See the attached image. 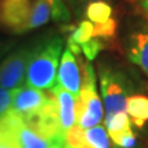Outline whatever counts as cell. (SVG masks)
I'll return each mask as SVG.
<instances>
[{"label": "cell", "instance_id": "6da1fadb", "mask_svg": "<svg viewBox=\"0 0 148 148\" xmlns=\"http://www.w3.org/2000/svg\"><path fill=\"white\" fill-rule=\"evenodd\" d=\"M63 40L56 36L30 49L26 67V83L40 90L53 89L57 85L59 58L62 57Z\"/></svg>", "mask_w": 148, "mask_h": 148}, {"label": "cell", "instance_id": "7a4b0ae2", "mask_svg": "<svg viewBox=\"0 0 148 148\" xmlns=\"http://www.w3.org/2000/svg\"><path fill=\"white\" fill-rule=\"evenodd\" d=\"M51 18L43 0H0V26L14 34L38 29Z\"/></svg>", "mask_w": 148, "mask_h": 148}, {"label": "cell", "instance_id": "3957f363", "mask_svg": "<svg viewBox=\"0 0 148 148\" xmlns=\"http://www.w3.org/2000/svg\"><path fill=\"white\" fill-rule=\"evenodd\" d=\"M103 101L96 90V75L90 63H83L82 86L75 99V125L88 130L100 125L104 116Z\"/></svg>", "mask_w": 148, "mask_h": 148}, {"label": "cell", "instance_id": "277c9868", "mask_svg": "<svg viewBox=\"0 0 148 148\" xmlns=\"http://www.w3.org/2000/svg\"><path fill=\"white\" fill-rule=\"evenodd\" d=\"M99 79L105 116L125 112L130 90V84L126 77L110 67L101 66L99 69Z\"/></svg>", "mask_w": 148, "mask_h": 148}, {"label": "cell", "instance_id": "5b68a950", "mask_svg": "<svg viewBox=\"0 0 148 148\" xmlns=\"http://www.w3.org/2000/svg\"><path fill=\"white\" fill-rule=\"evenodd\" d=\"M48 100L43 90L32 86H20L12 90V101L10 110L18 115L24 121H29L40 112Z\"/></svg>", "mask_w": 148, "mask_h": 148}, {"label": "cell", "instance_id": "8992f818", "mask_svg": "<svg viewBox=\"0 0 148 148\" xmlns=\"http://www.w3.org/2000/svg\"><path fill=\"white\" fill-rule=\"evenodd\" d=\"M30 57L29 48H21L0 63V88L12 90L24 85L26 79V67Z\"/></svg>", "mask_w": 148, "mask_h": 148}, {"label": "cell", "instance_id": "52a82bcc", "mask_svg": "<svg viewBox=\"0 0 148 148\" xmlns=\"http://www.w3.org/2000/svg\"><path fill=\"white\" fill-rule=\"evenodd\" d=\"M57 80L58 85L69 91L75 99L78 98L82 86V75L79 66L75 61V56L71 52L69 48H66L62 54L61 64L57 73Z\"/></svg>", "mask_w": 148, "mask_h": 148}, {"label": "cell", "instance_id": "ba28073f", "mask_svg": "<svg viewBox=\"0 0 148 148\" xmlns=\"http://www.w3.org/2000/svg\"><path fill=\"white\" fill-rule=\"evenodd\" d=\"M52 94L57 101L61 128L66 135L73 126H75V98L58 84L52 89Z\"/></svg>", "mask_w": 148, "mask_h": 148}, {"label": "cell", "instance_id": "9c48e42d", "mask_svg": "<svg viewBox=\"0 0 148 148\" xmlns=\"http://www.w3.org/2000/svg\"><path fill=\"white\" fill-rule=\"evenodd\" d=\"M128 58L148 75V34H135L130 42Z\"/></svg>", "mask_w": 148, "mask_h": 148}, {"label": "cell", "instance_id": "30bf717a", "mask_svg": "<svg viewBox=\"0 0 148 148\" xmlns=\"http://www.w3.org/2000/svg\"><path fill=\"white\" fill-rule=\"evenodd\" d=\"M126 112L137 127H143L148 121V96L130 95L126 103Z\"/></svg>", "mask_w": 148, "mask_h": 148}, {"label": "cell", "instance_id": "8fae6325", "mask_svg": "<svg viewBox=\"0 0 148 148\" xmlns=\"http://www.w3.org/2000/svg\"><path fill=\"white\" fill-rule=\"evenodd\" d=\"M111 12H112L111 6L103 0H95L89 3L85 11L86 17L92 24H104L111 18Z\"/></svg>", "mask_w": 148, "mask_h": 148}, {"label": "cell", "instance_id": "7c38bea8", "mask_svg": "<svg viewBox=\"0 0 148 148\" xmlns=\"http://www.w3.org/2000/svg\"><path fill=\"white\" fill-rule=\"evenodd\" d=\"M84 138L85 142L89 143L94 148H110L109 133L106 131V128L101 125L85 130Z\"/></svg>", "mask_w": 148, "mask_h": 148}, {"label": "cell", "instance_id": "4fadbf2b", "mask_svg": "<svg viewBox=\"0 0 148 148\" xmlns=\"http://www.w3.org/2000/svg\"><path fill=\"white\" fill-rule=\"evenodd\" d=\"M92 35H94V24L90 21H82L79 26L73 30L68 38V42H72L80 47L82 45L92 38Z\"/></svg>", "mask_w": 148, "mask_h": 148}, {"label": "cell", "instance_id": "5bb4252c", "mask_svg": "<svg viewBox=\"0 0 148 148\" xmlns=\"http://www.w3.org/2000/svg\"><path fill=\"white\" fill-rule=\"evenodd\" d=\"M43 1L49 6L51 10V17L56 21H68L69 17H71V14H69L68 9L66 6L63 0H43Z\"/></svg>", "mask_w": 148, "mask_h": 148}, {"label": "cell", "instance_id": "9a60e30c", "mask_svg": "<svg viewBox=\"0 0 148 148\" xmlns=\"http://www.w3.org/2000/svg\"><path fill=\"white\" fill-rule=\"evenodd\" d=\"M103 48H104L103 42L100 41V38H95V37H92L91 40H89L88 42L80 46L82 52L84 53L88 61H92Z\"/></svg>", "mask_w": 148, "mask_h": 148}, {"label": "cell", "instance_id": "2e32d148", "mask_svg": "<svg viewBox=\"0 0 148 148\" xmlns=\"http://www.w3.org/2000/svg\"><path fill=\"white\" fill-rule=\"evenodd\" d=\"M116 31V21L112 17L104 24H94V35L92 37L100 38V37H112Z\"/></svg>", "mask_w": 148, "mask_h": 148}, {"label": "cell", "instance_id": "e0dca14e", "mask_svg": "<svg viewBox=\"0 0 148 148\" xmlns=\"http://www.w3.org/2000/svg\"><path fill=\"white\" fill-rule=\"evenodd\" d=\"M12 90L0 88V117L10 111L11 101H12Z\"/></svg>", "mask_w": 148, "mask_h": 148}, {"label": "cell", "instance_id": "ac0fdd59", "mask_svg": "<svg viewBox=\"0 0 148 148\" xmlns=\"http://www.w3.org/2000/svg\"><path fill=\"white\" fill-rule=\"evenodd\" d=\"M11 47L12 46L10 42H3V41H0V61L4 58V56H6L9 53Z\"/></svg>", "mask_w": 148, "mask_h": 148}, {"label": "cell", "instance_id": "d6986e66", "mask_svg": "<svg viewBox=\"0 0 148 148\" xmlns=\"http://www.w3.org/2000/svg\"><path fill=\"white\" fill-rule=\"evenodd\" d=\"M141 10L148 21V0H142L141 1Z\"/></svg>", "mask_w": 148, "mask_h": 148}, {"label": "cell", "instance_id": "ffe728a7", "mask_svg": "<svg viewBox=\"0 0 148 148\" xmlns=\"http://www.w3.org/2000/svg\"><path fill=\"white\" fill-rule=\"evenodd\" d=\"M84 140H85V138H84ZM77 148H94V147H92V146H90L89 143H86V142L84 141V143H83V145H80L79 147H77Z\"/></svg>", "mask_w": 148, "mask_h": 148}, {"label": "cell", "instance_id": "44dd1931", "mask_svg": "<svg viewBox=\"0 0 148 148\" xmlns=\"http://www.w3.org/2000/svg\"><path fill=\"white\" fill-rule=\"evenodd\" d=\"M49 148H67L66 145H52Z\"/></svg>", "mask_w": 148, "mask_h": 148}, {"label": "cell", "instance_id": "7402d4cb", "mask_svg": "<svg viewBox=\"0 0 148 148\" xmlns=\"http://www.w3.org/2000/svg\"><path fill=\"white\" fill-rule=\"evenodd\" d=\"M132 1H142V0H132Z\"/></svg>", "mask_w": 148, "mask_h": 148}, {"label": "cell", "instance_id": "603a6c76", "mask_svg": "<svg viewBox=\"0 0 148 148\" xmlns=\"http://www.w3.org/2000/svg\"><path fill=\"white\" fill-rule=\"evenodd\" d=\"M114 148H120V147H117V146H115V147H114Z\"/></svg>", "mask_w": 148, "mask_h": 148}]
</instances>
